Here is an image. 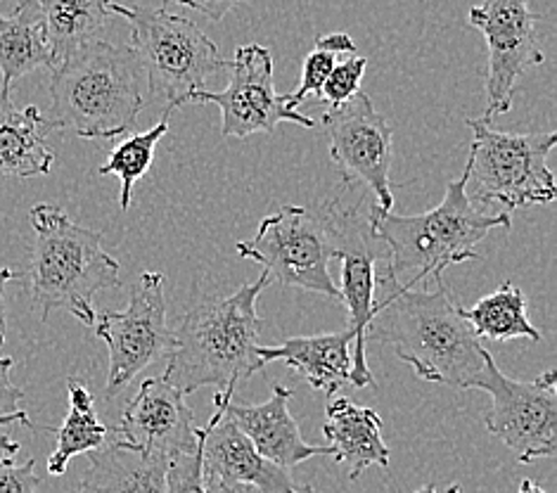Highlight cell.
<instances>
[{
	"instance_id": "cell-1",
	"label": "cell",
	"mask_w": 557,
	"mask_h": 493,
	"mask_svg": "<svg viewBox=\"0 0 557 493\" xmlns=\"http://www.w3.org/2000/svg\"><path fill=\"white\" fill-rule=\"evenodd\" d=\"M377 289L382 295L375 299L368 340L392 346V352L413 368L418 380L476 390L491 354L466 321L462 306L450 295L444 278L434 280V289H408L384 261Z\"/></svg>"
},
{
	"instance_id": "cell-2",
	"label": "cell",
	"mask_w": 557,
	"mask_h": 493,
	"mask_svg": "<svg viewBox=\"0 0 557 493\" xmlns=\"http://www.w3.org/2000/svg\"><path fill=\"white\" fill-rule=\"evenodd\" d=\"M271 278L261 273L257 283H247L228 297L195 304L171 328V349L166 354L164 380L181 394H193L202 386L233 396L237 382L261 372L257 356L263 318L257 301Z\"/></svg>"
},
{
	"instance_id": "cell-3",
	"label": "cell",
	"mask_w": 557,
	"mask_h": 493,
	"mask_svg": "<svg viewBox=\"0 0 557 493\" xmlns=\"http://www.w3.org/2000/svg\"><path fill=\"white\" fill-rule=\"evenodd\" d=\"M468 173L446 185L444 199L416 217H399L377 205L368 209L373 233L387 247V269L408 289H418L428 278H444L448 266L480 261L476 245L494 231L510 229V214L476 209L468 197Z\"/></svg>"
},
{
	"instance_id": "cell-4",
	"label": "cell",
	"mask_w": 557,
	"mask_h": 493,
	"mask_svg": "<svg viewBox=\"0 0 557 493\" xmlns=\"http://www.w3.org/2000/svg\"><path fill=\"white\" fill-rule=\"evenodd\" d=\"M34 251L29 266L32 301L46 323L52 311H67L78 323L96 325V299L102 289L122 287V266L104 251L100 231L74 223L55 205L29 211Z\"/></svg>"
},
{
	"instance_id": "cell-5",
	"label": "cell",
	"mask_w": 557,
	"mask_h": 493,
	"mask_svg": "<svg viewBox=\"0 0 557 493\" xmlns=\"http://www.w3.org/2000/svg\"><path fill=\"white\" fill-rule=\"evenodd\" d=\"M140 64L128 46L90 44L50 70V110L55 131L86 140H110L134 131L145 108Z\"/></svg>"
},
{
	"instance_id": "cell-6",
	"label": "cell",
	"mask_w": 557,
	"mask_h": 493,
	"mask_svg": "<svg viewBox=\"0 0 557 493\" xmlns=\"http://www.w3.org/2000/svg\"><path fill=\"white\" fill-rule=\"evenodd\" d=\"M110 12L128 22V48L148 78V96L164 102V116L193 102L211 74L228 70L219 46L190 20L157 8L122 5L116 0H110Z\"/></svg>"
},
{
	"instance_id": "cell-7",
	"label": "cell",
	"mask_w": 557,
	"mask_h": 493,
	"mask_svg": "<svg viewBox=\"0 0 557 493\" xmlns=\"http://www.w3.org/2000/svg\"><path fill=\"white\" fill-rule=\"evenodd\" d=\"M474 133L466 164L468 197L503 214L534 205H550L557 197L555 173L548 167L555 133L494 131L482 119H468Z\"/></svg>"
},
{
	"instance_id": "cell-8",
	"label": "cell",
	"mask_w": 557,
	"mask_h": 493,
	"mask_svg": "<svg viewBox=\"0 0 557 493\" xmlns=\"http://www.w3.org/2000/svg\"><path fill=\"white\" fill-rule=\"evenodd\" d=\"M235 251L261 263L275 283L339 299V287L330 275L335 251L323 207H281L259 223L255 235L237 243Z\"/></svg>"
},
{
	"instance_id": "cell-9",
	"label": "cell",
	"mask_w": 557,
	"mask_h": 493,
	"mask_svg": "<svg viewBox=\"0 0 557 493\" xmlns=\"http://www.w3.org/2000/svg\"><path fill=\"white\" fill-rule=\"evenodd\" d=\"M327 223V235L333 243L335 259L342 263L339 299L347 306L349 330L354 332V354H351V375L349 384L363 390V386H377L373 370L368 368L366 344L368 328L375 318V295H377V263L387 261V247L370 229L368 211L361 214V202L356 207H344L339 199L323 205Z\"/></svg>"
},
{
	"instance_id": "cell-10",
	"label": "cell",
	"mask_w": 557,
	"mask_h": 493,
	"mask_svg": "<svg viewBox=\"0 0 557 493\" xmlns=\"http://www.w3.org/2000/svg\"><path fill=\"white\" fill-rule=\"evenodd\" d=\"M557 375L546 370L532 382L512 380L488 356L476 390L491 396L484 428L506 444L520 463L553 458L557 451Z\"/></svg>"
},
{
	"instance_id": "cell-11",
	"label": "cell",
	"mask_w": 557,
	"mask_h": 493,
	"mask_svg": "<svg viewBox=\"0 0 557 493\" xmlns=\"http://www.w3.org/2000/svg\"><path fill=\"white\" fill-rule=\"evenodd\" d=\"M96 337L110 349V370L104 398H114L136 380L140 370L166 358L171 328L166 323L164 275L145 271L131 292L124 311H108L96 318Z\"/></svg>"
},
{
	"instance_id": "cell-12",
	"label": "cell",
	"mask_w": 557,
	"mask_h": 493,
	"mask_svg": "<svg viewBox=\"0 0 557 493\" xmlns=\"http://www.w3.org/2000/svg\"><path fill=\"white\" fill-rule=\"evenodd\" d=\"M539 22L541 15L529 8V0H482L470 8V24L484 36L488 48L482 122L491 124L498 114H506L524 72L546 60L536 36Z\"/></svg>"
},
{
	"instance_id": "cell-13",
	"label": "cell",
	"mask_w": 557,
	"mask_h": 493,
	"mask_svg": "<svg viewBox=\"0 0 557 493\" xmlns=\"http://www.w3.org/2000/svg\"><path fill=\"white\" fill-rule=\"evenodd\" d=\"M323 128L327 133L330 159L342 171L349 185H363L377 199V207L392 211V128L377 110L368 93L327 108L323 114Z\"/></svg>"
},
{
	"instance_id": "cell-14",
	"label": "cell",
	"mask_w": 557,
	"mask_h": 493,
	"mask_svg": "<svg viewBox=\"0 0 557 493\" xmlns=\"http://www.w3.org/2000/svg\"><path fill=\"white\" fill-rule=\"evenodd\" d=\"M228 70L231 84L221 93L205 88L193 98V102H209L221 110V136L247 138L251 133H273L283 122L304 128L315 126L311 116L287 108L285 96L275 93L273 56L269 48L259 44L237 48Z\"/></svg>"
},
{
	"instance_id": "cell-15",
	"label": "cell",
	"mask_w": 557,
	"mask_h": 493,
	"mask_svg": "<svg viewBox=\"0 0 557 493\" xmlns=\"http://www.w3.org/2000/svg\"><path fill=\"white\" fill-rule=\"evenodd\" d=\"M233 396L216 392L214 412L202 428V474L209 493H313L297 484L287 470L277 468L255 444L225 418V404Z\"/></svg>"
},
{
	"instance_id": "cell-16",
	"label": "cell",
	"mask_w": 557,
	"mask_h": 493,
	"mask_svg": "<svg viewBox=\"0 0 557 493\" xmlns=\"http://www.w3.org/2000/svg\"><path fill=\"white\" fill-rule=\"evenodd\" d=\"M112 444L143 456L171 458L200 448L202 428L195 424V412L185 404V394L164 378H148L138 384L134 398H128Z\"/></svg>"
},
{
	"instance_id": "cell-17",
	"label": "cell",
	"mask_w": 557,
	"mask_h": 493,
	"mask_svg": "<svg viewBox=\"0 0 557 493\" xmlns=\"http://www.w3.org/2000/svg\"><path fill=\"white\" fill-rule=\"evenodd\" d=\"M289 386L275 384L269 402L259 406H240L233 404V398L225 404V418L237 424L263 458L275 463L277 468L292 470L299 463L313 456H330L327 446H313L304 442L297 420L289 412Z\"/></svg>"
},
{
	"instance_id": "cell-18",
	"label": "cell",
	"mask_w": 557,
	"mask_h": 493,
	"mask_svg": "<svg viewBox=\"0 0 557 493\" xmlns=\"http://www.w3.org/2000/svg\"><path fill=\"white\" fill-rule=\"evenodd\" d=\"M351 342L354 332L347 328L342 332H325L311 337H289L275 346L259 344L257 356L269 366L283 361L313 390L333 396L351 375Z\"/></svg>"
},
{
	"instance_id": "cell-19",
	"label": "cell",
	"mask_w": 557,
	"mask_h": 493,
	"mask_svg": "<svg viewBox=\"0 0 557 493\" xmlns=\"http://www.w3.org/2000/svg\"><path fill=\"white\" fill-rule=\"evenodd\" d=\"M323 436L337 463L347 465L356 482L370 465L389 470V446L382 439V418L373 408L356 406L351 398H333L325 408Z\"/></svg>"
},
{
	"instance_id": "cell-20",
	"label": "cell",
	"mask_w": 557,
	"mask_h": 493,
	"mask_svg": "<svg viewBox=\"0 0 557 493\" xmlns=\"http://www.w3.org/2000/svg\"><path fill=\"white\" fill-rule=\"evenodd\" d=\"M55 131L46 114L29 104L20 110L10 88L0 86V176H46L55 164L48 136Z\"/></svg>"
},
{
	"instance_id": "cell-21",
	"label": "cell",
	"mask_w": 557,
	"mask_h": 493,
	"mask_svg": "<svg viewBox=\"0 0 557 493\" xmlns=\"http://www.w3.org/2000/svg\"><path fill=\"white\" fill-rule=\"evenodd\" d=\"M90 465L72 493H166L169 458L116 444L90 451Z\"/></svg>"
},
{
	"instance_id": "cell-22",
	"label": "cell",
	"mask_w": 557,
	"mask_h": 493,
	"mask_svg": "<svg viewBox=\"0 0 557 493\" xmlns=\"http://www.w3.org/2000/svg\"><path fill=\"white\" fill-rule=\"evenodd\" d=\"M52 70L46 24L38 0H20L10 15H0V74L3 88L36 70Z\"/></svg>"
},
{
	"instance_id": "cell-23",
	"label": "cell",
	"mask_w": 557,
	"mask_h": 493,
	"mask_svg": "<svg viewBox=\"0 0 557 493\" xmlns=\"http://www.w3.org/2000/svg\"><path fill=\"white\" fill-rule=\"evenodd\" d=\"M52 66L102 41L110 24V0H38Z\"/></svg>"
},
{
	"instance_id": "cell-24",
	"label": "cell",
	"mask_w": 557,
	"mask_h": 493,
	"mask_svg": "<svg viewBox=\"0 0 557 493\" xmlns=\"http://www.w3.org/2000/svg\"><path fill=\"white\" fill-rule=\"evenodd\" d=\"M67 396H70V412L64 418L60 430H50L58 436V446L48 458V474L62 477L70 468L74 456L98 451L110 442L108 428L100 422L96 410V398L84 380L70 378L67 380Z\"/></svg>"
},
{
	"instance_id": "cell-25",
	"label": "cell",
	"mask_w": 557,
	"mask_h": 493,
	"mask_svg": "<svg viewBox=\"0 0 557 493\" xmlns=\"http://www.w3.org/2000/svg\"><path fill=\"white\" fill-rule=\"evenodd\" d=\"M462 316L480 340L510 342L529 340L541 342L543 335L529 321L524 292L510 280H506L496 292L482 297L472 309H462Z\"/></svg>"
},
{
	"instance_id": "cell-26",
	"label": "cell",
	"mask_w": 557,
	"mask_h": 493,
	"mask_svg": "<svg viewBox=\"0 0 557 493\" xmlns=\"http://www.w3.org/2000/svg\"><path fill=\"white\" fill-rule=\"evenodd\" d=\"M166 131H169V116H164L162 122L154 124L152 128L134 133V136H128L126 140L119 143L110 152L108 162L98 169L100 176H116L119 183H122V195H119L122 211L131 209L136 183L148 176V171L154 162L157 145L166 136Z\"/></svg>"
},
{
	"instance_id": "cell-27",
	"label": "cell",
	"mask_w": 557,
	"mask_h": 493,
	"mask_svg": "<svg viewBox=\"0 0 557 493\" xmlns=\"http://www.w3.org/2000/svg\"><path fill=\"white\" fill-rule=\"evenodd\" d=\"M337 56L335 50L325 48L321 41L315 38V48L309 52L307 60H304L301 66V78H299V88L295 93H287L285 102L287 108L297 110L301 102L307 100H321V90L327 82L330 72H333V66L337 64Z\"/></svg>"
},
{
	"instance_id": "cell-28",
	"label": "cell",
	"mask_w": 557,
	"mask_h": 493,
	"mask_svg": "<svg viewBox=\"0 0 557 493\" xmlns=\"http://www.w3.org/2000/svg\"><path fill=\"white\" fill-rule=\"evenodd\" d=\"M366 66H368V58L356 56V52H351L349 58L337 62L321 90V102L330 104V108H337V104L349 102L356 93H361Z\"/></svg>"
},
{
	"instance_id": "cell-29",
	"label": "cell",
	"mask_w": 557,
	"mask_h": 493,
	"mask_svg": "<svg viewBox=\"0 0 557 493\" xmlns=\"http://www.w3.org/2000/svg\"><path fill=\"white\" fill-rule=\"evenodd\" d=\"M166 493H209L202 474V444L197 451L169 458Z\"/></svg>"
},
{
	"instance_id": "cell-30",
	"label": "cell",
	"mask_w": 557,
	"mask_h": 493,
	"mask_svg": "<svg viewBox=\"0 0 557 493\" xmlns=\"http://www.w3.org/2000/svg\"><path fill=\"white\" fill-rule=\"evenodd\" d=\"M41 477L36 474V460L15 463L12 456L0 458V493H36Z\"/></svg>"
},
{
	"instance_id": "cell-31",
	"label": "cell",
	"mask_w": 557,
	"mask_h": 493,
	"mask_svg": "<svg viewBox=\"0 0 557 493\" xmlns=\"http://www.w3.org/2000/svg\"><path fill=\"white\" fill-rule=\"evenodd\" d=\"M12 366L15 361L10 356H0V416H12L22 410L20 404L24 402V392L10 378Z\"/></svg>"
},
{
	"instance_id": "cell-32",
	"label": "cell",
	"mask_w": 557,
	"mask_h": 493,
	"mask_svg": "<svg viewBox=\"0 0 557 493\" xmlns=\"http://www.w3.org/2000/svg\"><path fill=\"white\" fill-rule=\"evenodd\" d=\"M166 3H178L183 8L200 12V15H205L211 22H221L235 5L251 3V0H166Z\"/></svg>"
},
{
	"instance_id": "cell-33",
	"label": "cell",
	"mask_w": 557,
	"mask_h": 493,
	"mask_svg": "<svg viewBox=\"0 0 557 493\" xmlns=\"http://www.w3.org/2000/svg\"><path fill=\"white\" fill-rule=\"evenodd\" d=\"M17 273L12 269H0V346L5 344V335H8V309H5V287L12 278Z\"/></svg>"
},
{
	"instance_id": "cell-34",
	"label": "cell",
	"mask_w": 557,
	"mask_h": 493,
	"mask_svg": "<svg viewBox=\"0 0 557 493\" xmlns=\"http://www.w3.org/2000/svg\"><path fill=\"white\" fill-rule=\"evenodd\" d=\"M318 41H321L325 48L335 50L337 56H351V52H356V44L351 41L349 34H327V36H318Z\"/></svg>"
},
{
	"instance_id": "cell-35",
	"label": "cell",
	"mask_w": 557,
	"mask_h": 493,
	"mask_svg": "<svg viewBox=\"0 0 557 493\" xmlns=\"http://www.w3.org/2000/svg\"><path fill=\"white\" fill-rule=\"evenodd\" d=\"M12 422H20V424H24V428H34V422L29 420V416H26L24 410L12 412V416H0V424H12Z\"/></svg>"
},
{
	"instance_id": "cell-36",
	"label": "cell",
	"mask_w": 557,
	"mask_h": 493,
	"mask_svg": "<svg viewBox=\"0 0 557 493\" xmlns=\"http://www.w3.org/2000/svg\"><path fill=\"white\" fill-rule=\"evenodd\" d=\"M17 451H20V444L15 442V439L0 434V453H5V456H15Z\"/></svg>"
},
{
	"instance_id": "cell-37",
	"label": "cell",
	"mask_w": 557,
	"mask_h": 493,
	"mask_svg": "<svg viewBox=\"0 0 557 493\" xmlns=\"http://www.w3.org/2000/svg\"><path fill=\"white\" fill-rule=\"evenodd\" d=\"M517 493H546L539 484H534L532 479H522L520 482V489H517Z\"/></svg>"
},
{
	"instance_id": "cell-38",
	"label": "cell",
	"mask_w": 557,
	"mask_h": 493,
	"mask_svg": "<svg viewBox=\"0 0 557 493\" xmlns=\"http://www.w3.org/2000/svg\"><path fill=\"white\" fill-rule=\"evenodd\" d=\"M416 493H436V486H434V484H428V486L418 489ZM446 493H462V486H460V484H454V486H450Z\"/></svg>"
}]
</instances>
